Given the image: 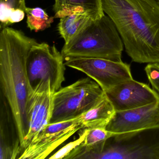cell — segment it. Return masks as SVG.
<instances>
[{
    "label": "cell",
    "mask_w": 159,
    "mask_h": 159,
    "mask_svg": "<svg viewBox=\"0 0 159 159\" xmlns=\"http://www.w3.org/2000/svg\"><path fill=\"white\" fill-rule=\"evenodd\" d=\"M105 94L98 84L89 77L62 87L54 93L51 123L77 118L99 102Z\"/></svg>",
    "instance_id": "obj_6"
},
{
    "label": "cell",
    "mask_w": 159,
    "mask_h": 159,
    "mask_svg": "<svg viewBox=\"0 0 159 159\" xmlns=\"http://www.w3.org/2000/svg\"><path fill=\"white\" fill-rule=\"evenodd\" d=\"M88 129L84 128V130L80 134L79 138L74 141L69 142L65 145L63 148H60L59 150L55 152L50 157H48L49 159H65L67 155L70 153L75 148L84 141L87 135Z\"/></svg>",
    "instance_id": "obj_19"
},
{
    "label": "cell",
    "mask_w": 159,
    "mask_h": 159,
    "mask_svg": "<svg viewBox=\"0 0 159 159\" xmlns=\"http://www.w3.org/2000/svg\"><path fill=\"white\" fill-rule=\"evenodd\" d=\"M92 20L86 13H74L60 18L57 29L65 43L74 39Z\"/></svg>",
    "instance_id": "obj_15"
},
{
    "label": "cell",
    "mask_w": 159,
    "mask_h": 159,
    "mask_svg": "<svg viewBox=\"0 0 159 159\" xmlns=\"http://www.w3.org/2000/svg\"><path fill=\"white\" fill-rule=\"evenodd\" d=\"M25 12L20 9H14L6 4L1 3L0 20L3 28L9 25L18 23L24 19Z\"/></svg>",
    "instance_id": "obj_17"
},
{
    "label": "cell",
    "mask_w": 159,
    "mask_h": 159,
    "mask_svg": "<svg viewBox=\"0 0 159 159\" xmlns=\"http://www.w3.org/2000/svg\"><path fill=\"white\" fill-rule=\"evenodd\" d=\"M1 3H4L14 9H20L25 12L27 7L25 0H0Z\"/></svg>",
    "instance_id": "obj_21"
},
{
    "label": "cell",
    "mask_w": 159,
    "mask_h": 159,
    "mask_svg": "<svg viewBox=\"0 0 159 159\" xmlns=\"http://www.w3.org/2000/svg\"><path fill=\"white\" fill-rule=\"evenodd\" d=\"M128 56L139 64L159 63V3L156 0H101Z\"/></svg>",
    "instance_id": "obj_1"
},
{
    "label": "cell",
    "mask_w": 159,
    "mask_h": 159,
    "mask_svg": "<svg viewBox=\"0 0 159 159\" xmlns=\"http://www.w3.org/2000/svg\"><path fill=\"white\" fill-rule=\"evenodd\" d=\"M65 65L83 72L106 92L119 84L133 79L130 65L104 58L65 57Z\"/></svg>",
    "instance_id": "obj_7"
},
{
    "label": "cell",
    "mask_w": 159,
    "mask_h": 159,
    "mask_svg": "<svg viewBox=\"0 0 159 159\" xmlns=\"http://www.w3.org/2000/svg\"><path fill=\"white\" fill-rule=\"evenodd\" d=\"M54 93L49 89L45 91H31L30 93L26 106L29 129L22 145V151L35 136L51 123Z\"/></svg>",
    "instance_id": "obj_10"
},
{
    "label": "cell",
    "mask_w": 159,
    "mask_h": 159,
    "mask_svg": "<svg viewBox=\"0 0 159 159\" xmlns=\"http://www.w3.org/2000/svg\"><path fill=\"white\" fill-rule=\"evenodd\" d=\"M25 13L28 28L35 32L45 30L51 26L54 21L53 17L49 16L45 11L39 7H27Z\"/></svg>",
    "instance_id": "obj_16"
},
{
    "label": "cell",
    "mask_w": 159,
    "mask_h": 159,
    "mask_svg": "<svg viewBox=\"0 0 159 159\" xmlns=\"http://www.w3.org/2000/svg\"><path fill=\"white\" fill-rule=\"evenodd\" d=\"M70 159H159V123L148 128L115 134L93 147L82 145Z\"/></svg>",
    "instance_id": "obj_3"
},
{
    "label": "cell",
    "mask_w": 159,
    "mask_h": 159,
    "mask_svg": "<svg viewBox=\"0 0 159 159\" xmlns=\"http://www.w3.org/2000/svg\"><path fill=\"white\" fill-rule=\"evenodd\" d=\"M55 18H60L74 13H86L93 20L105 15L101 0H55Z\"/></svg>",
    "instance_id": "obj_13"
},
{
    "label": "cell",
    "mask_w": 159,
    "mask_h": 159,
    "mask_svg": "<svg viewBox=\"0 0 159 159\" xmlns=\"http://www.w3.org/2000/svg\"><path fill=\"white\" fill-rule=\"evenodd\" d=\"M78 117L59 122L50 123L35 136L23 150L19 159H44L80 129Z\"/></svg>",
    "instance_id": "obj_8"
},
{
    "label": "cell",
    "mask_w": 159,
    "mask_h": 159,
    "mask_svg": "<svg viewBox=\"0 0 159 159\" xmlns=\"http://www.w3.org/2000/svg\"><path fill=\"white\" fill-rule=\"evenodd\" d=\"M124 44L114 23L107 15L92 20L77 36L65 43L64 57L104 58L122 61Z\"/></svg>",
    "instance_id": "obj_4"
},
{
    "label": "cell",
    "mask_w": 159,
    "mask_h": 159,
    "mask_svg": "<svg viewBox=\"0 0 159 159\" xmlns=\"http://www.w3.org/2000/svg\"><path fill=\"white\" fill-rule=\"evenodd\" d=\"M88 132L84 141L81 145L84 147H93L105 141L115 134L106 128H87Z\"/></svg>",
    "instance_id": "obj_18"
},
{
    "label": "cell",
    "mask_w": 159,
    "mask_h": 159,
    "mask_svg": "<svg viewBox=\"0 0 159 159\" xmlns=\"http://www.w3.org/2000/svg\"><path fill=\"white\" fill-rule=\"evenodd\" d=\"M115 112L114 107L105 93L99 102L78 118L83 129L106 128Z\"/></svg>",
    "instance_id": "obj_14"
},
{
    "label": "cell",
    "mask_w": 159,
    "mask_h": 159,
    "mask_svg": "<svg viewBox=\"0 0 159 159\" xmlns=\"http://www.w3.org/2000/svg\"><path fill=\"white\" fill-rule=\"evenodd\" d=\"M37 42L21 30L8 27L0 33V92L11 109L21 147L28 131L26 106L31 92L27 75V57Z\"/></svg>",
    "instance_id": "obj_2"
},
{
    "label": "cell",
    "mask_w": 159,
    "mask_h": 159,
    "mask_svg": "<svg viewBox=\"0 0 159 159\" xmlns=\"http://www.w3.org/2000/svg\"><path fill=\"white\" fill-rule=\"evenodd\" d=\"M105 93L116 111L133 109L159 102V94L155 90L133 79L117 84Z\"/></svg>",
    "instance_id": "obj_9"
},
{
    "label": "cell",
    "mask_w": 159,
    "mask_h": 159,
    "mask_svg": "<svg viewBox=\"0 0 159 159\" xmlns=\"http://www.w3.org/2000/svg\"><path fill=\"white\" fill-rule=\"evenodd\" d=\"M26 66L31 91L52 89L55 92L62 88L65 80V57L54 44H33L28 54Z\"/></svg>",
    "instance_id": "obj_5"
},
{
    "label": "cell",
    "mask_w": 159,
    "mask_h": 159,
    "mask_svg": "<svg viewBox=\"0 0 159 159\" xmlns=\"http://www.w3.org/2000/svg\"><path fill=\"white\" fill-rule=\"evenodd\" d=\"M21 140L11 109L0 92V159H19Z\"/></svg>",
    "instance_id": "obj_12"
},
{
    "label": "cell",
    "mask_w": 159,
    "mask_h": 159,
    "mask_svg": "<svg viewBox=\"0 0 159 159\" xmlns=\"http://www.w3.org/2000/svg\"><path fill=\"white\" fill-rule=\"evenodd\" d=\"M145 71L153 90L159 94V63L148 64Z\"/></svg>",
    "instance_id": "obj_20"
},
{
    "label": "cell",
    "mask_w": 159,
    "mask_h": 159,
    "mask_svg": "<svg viewBox=\"0 0 159 159\" xmlns=\"http://www.w3.org/2000/svg\"><path fill=\"white\" fill-rule=\"evenodd\" d=\"M159 123V102L116 111L106 129L114 134H120L148 128Z\"/></svg>",
    "instance_id": "obj_11"
},
{
    "label": "cell",
    "mask_w": 159,
    "mask_h": 159,
    "mask_svg": "<svg viewBox=\"0 0 159 159\" xmlns=\"http://www.w3.org/2000/svg\"><path fill=\"white\" fill-rule=\"evenodd\" d=\"M156 1H158V2H159V0H156Z\"/></svg>",
    "instance_id": "obj_22"
}]
</instances>
